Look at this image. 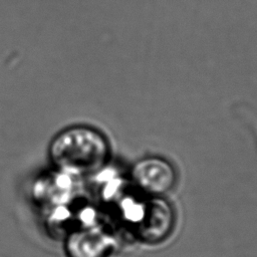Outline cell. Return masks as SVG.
I'll use <instances>...</instances> for the list:
<instances>
[{
  "mask_svg": "<svg viewBox=\"0 0 257 257\" xmlns=\"http://www.w3.org/2000/svg\"><path fill=\"white\" fill-rule=\"evenodd\" d=\"M110 156L107 138L87 124H73L55 134L47 147L54 170L72 177L94 173L105 166Z\"/></svg>",
  "mask_w": 257,
  "mask_h": 257,
  "instance_id": "obj_1",
  "label": "cell"
},
{
  "mask_svg": "<svg viewBox=\"0 0 257 257\" xmlns=\"http://www.w3.org/2000/svg\"><path fill=\"white\" fill-rule=\"evenodd\" d=\"M131 180L136 189L151 197H162L176 185L174 167L165 159L148 157L138 161L131 170Z\"/></svg>",
  "mask_w": 257,
  "mask_h": 257,
  "instance_id": "obj_2",
  "label": "cell"
},
{
  "mask_svg": "<svg viewBox=\"0 0 257 257\" xmlns=\"http://www.w3.org/2000/svg\"><path fill=\"white\" fill-rule=\"evenodd\" d=\"M111 247L110 234L102 227L90 224L69 231L63 243L66 257H107Z\"/></svg>",
  "mask_w": 257,
  "mask_h": 257,
  "instance_id": "obj_3",
  "label": "cell"
},
{
  "mask_svg": "<svg viewBox=\"0 0 257 257\" xmlns=\"http://www.w3.org/2000/svg\"><path fill=\"white\" fill-rule=\"evenodd\" d=\"M136 233L147 243H159L168 237L174 227L175 216L172 207L161 197H152L141 209Z\"/></svg>",
  "mask_w": 257,
  "mask_h": 257,
  "instance_id": "obj_4",
  "label": "cell"
}]
</instances>
